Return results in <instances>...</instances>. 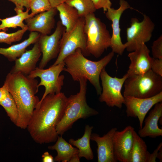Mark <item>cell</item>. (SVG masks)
Masks as SVG:
<instances>
[{
	"mask_svg": "<svg viewBox=\"0 0 162 162\" xmlns=\"http://www.w3.org/2000/svg\"><path fill=\"white\" fill-rule=\"evenodd\" d=\"M67 98L62 92L47 95L34 109L26 129L33 140L42 144L56 142V127L64 113Z\"/></svg>",
	"mask_w": 162,
	"mask_h": 162,
	"instance_id": "6da1fadb",
	"label": "cell"
},
{
	"mask_svg": "<svg viewBox=\"0 0 162 162\" xmlns=\"http://www.w3.org/2000/svg\"><path fill=\"white\" fill-rule=\"evenodd\" d=\"M14 99L18 109V116L15 125L26 129L33 112L40 100L36 95L39 87L35 78L21 73H8L4 82Z\"/></svg>",
	"mask_w": 162,
	"mask_h": 162,
	"instance_id": "7a4b0ae2",
	"label": "cell"
},
{
	"mask_svg": "<svg viewBox=\"0 0 162 162\" xmlns=\"http://www.w3.org/2000/svg\"><path fill=\"white\" fill-rule=\"evenodd\" d=\"M114 54L112 51L100 60L94 61L86 58L81 49L78 48L64 60L65 66L64 70L69 74L74 81H79L82 79L88 80L95 88L97 94L100 95L102 90L100 82V73Z\"/></svg>",
	"mask_w": 162,
	"mask_h": 162,
	"instance_id": "3957f363",
	"label": "cell"
},
{
	"mask_svg": "<svg viewBox=\"0 0 162 162\" xmlns=\"http://www.w3.org/2000/svg\"><path fill=\"white\" fill-rule=\"evenodd\" d=\"M85 79L80 80L79 92L67 98L63 115L56 127L57 133L62 136L78 119L96 115L98 112L88 105L86 100L87 82Z\"/></svg>",
	"mask_w": 162,
	"mask_h": 162,
	"instance_id": "277c9868",
	"label": "cell"
},
{
	"mask_svg": "<svg viewBox=\"0 0 162 162\" xmlns=\"http://www.w3.org/2000/svg\"><path fill=\"white\" fill-rule=\"evenodd\" d=\"M84 17L87 50L90 55L99 58L110 47L111 36L106 25L94 13Z\"/></svg>",
	"mask_w": 162,
	"mask_h": 162,
	"instance_id": "5b68a950",
	"label": "cell"
},
{
	"mask_svg": "<svg viewBox=\"0 0 162 162\" xmlns=\"http://www.w3.org/2000/svg\"><path fill=\"white\" fill-rule=\"evenodd\" d=\"M124 85V97L149 98L162 92V76L150 69L143 74L128 76Z\"/></svg>",
	"mask_w": 162,
	"mask_h": 162,
	"instance_id": "8992f818",
	"label": "cell"
},
{
	"mask_svg": "<svg viewBox=\"0 0 162 162\" xmlns=\"http://www.w3.org/2000/svg\"><path fill=\"white\" fill-rule=\"evenodd\" d=\"M85 17H80L76 24L70 32L64 31L60 41L59 51L57 58L52 65L63 62L65 58L80 48L85 56L90 55L86 48V38L84 31Z\"/></svg>",
	"mask_w": 162,
	"mask_h": 162,
	"instance_id": "52a82bcc",
	"label": "cell"
},
{
	"mask_svg": "<svg viewBox=\"0 0 162 162\" xmlns=\"http://www.w3.org/2000/svg\"><path fill=\"white\" fill-rule=\"evenodd\" d=\"M128 75L126 74L122 77H112L104 68L100 77L102 90L99 98L101 102H105L109 107L116 106L121 109L124 102V98L121 93L122 86Z\"/></svg>",
	"mask_w": 162,
	"mask_h": 162,
	"instance_id": "ba28073f",
	"label": "cell"
},
{
	"mask_svg": "<svg viewBox=\"0 0 162 162\" xmlns=\"http://www.w3.org/2000/svg\"><path fill=\"white\" fill-rule=\"evenodd\" d=\"M64 67L65 64L63 62L55 65H52L46 69L36 67L28 76L32 78H40V81L38 84V86H43L45 88L44 92L39 102L48 94L61 92L64 76L63 75L60 74L64 70Z\"/></svg>",
	"mask_w": 162,
	"mask_h": 162,
	"instance_id": "9c48e42d",
	"label": "cell"
},
{
	"mask_svg": "<svg viewBox=\"0 0 162 162\" xmlns=\"http://www.w3.org/2000/svg\"><path fill=\"white\" fill-rule=\"evenodd\" d=\"M143 20L140 22L136 18H132L130 27L126 30L127 41L126 49L132 52L142 44L149 41L152 38L155 25L150 17L143 14Z\"/></svg>",
	"mask_w": 162,
	"mask_h": 162,
	"instance_id": "30bf717a",
	"label": "cell"
},
{
	"mask_svg": "<svg viewBox=\"0 0 162 162\" xmlns=\"http://www.w3.org/2000/svg\"><path fill=\"white\" fill-rule=\"evenodd\" d=\"M65 27L58 21L54 32L51 35L40 34L38 40L42 56L38 68L43 69L52 59L57 57L60 43Z\"/></svg>",
	"mask_w": 162,
	"mask_h": 162,
	"instance_id": "8fae6325",
	"label": "cell"
},
{
	"mask_svg": "<svg viewBox=\"0 0 162 162\" xmlns=\"http://www.w3.org/2000/svg\"><path fill=\"white\" fill-rule=\"evenodd\" d=\"M124 98V104L126 107L127 116L137 118L139 122V129H140L142 127L145 118L149 111L156 104L162 101V92L147 98Z\"/></svg>",
	"mask_w": 162,
	"mask_h": 162,
	"instance_id": "7c38bea8",
	"label": "cell"
},
{
	"mask_svg": "<svg viewBox=\"0 0 162 162\" xmlns=\"http://www.w3.org/2000/svg\"><path fill=\"white\" fill-rule=\"evenodd\" d=\"M119 7L117 9L110 8L105 13L106 18L112 22V34L111 36L110 47L114 53L122 55L126 49L125 44L122 43L120 36V20L123 12L130 8L125 0H119Z\"/></svg>",
	"mask_w": 162,
	"mask_h": 162,
	"instance_id": "4fadbf2b",
	"label": "cell"
},
{
	"mask_svg": "<svg viewBox=\"0 0 162 162\" xmlns=\"http://www.w3.org/2000/svg\"><path fill=\"white\" fill-rule=\"evenodd\" d=\"M134 128L130 125L121 131L117 130L113 136L115 157L117 161L129 162L134 142Z\"/></svg>",
	"mask_w": 162,
	"mask_h": 162,
	"instance_id": "5bb4252c",
	"label": "cell"
},
{
	"mask_svg": "<svg viewBox=\"0 0 162 162\" xmlns=\"http://www.w3.org/2000/svg\"><path fill=\"white\" fill-rule=\"evenodd\" d=\"M150 50L145 44H142L128 55L131 63L127 73L128 76L143 74L151 69V58Z\"/></svg>",
	"mask_w": 162,
	"mask_h": 162,
	"instance_id": "9a60e30c",
	"label": "cell"
},
{
	"mask_svg": "<svg viewBox=\"0 0 162 162\" xmlns=\"http://www.w3.org/2000/svg\"><path fill=\"white\" fill-rule=\"evenodd\" d=\"M57 10L56 8L38 14L25 20L27 30L30 32H36L44 35L50 34L55 24V17Z\"/></svg>",
	"mask_w": 162,
	"mask_h": 162,
	"instance_id": "2e32d148",
	"label": "cell"
},
{
	"mask_svg": "<svg viewBox=\"0 0 162 162\" xmlns=\"http://www.w3.org/2000/svg\"><path fill=\"white\" fill-rule=\"evenodd\" d=\"M117 128H114L102 136L97 134H92L91 140L97 144L98 162H116L113 148V136Z\"/></svg>",
	"mask_w": 162,
	"mask_h": 162,
	"instance_id": "e0dca14e",
	"label": "cell"
},
{
	"mask_svg": "<svg viewBox=\"0 0 162 162\" xmlns=\"http://www.w3.org/2000/svg\"><path fill=\"white\" fill-rule=\"evenodd\" d=\"M42 54L38 41L31 50H26L15 61L10 73H21L28 75L36 68V65Z\"/></svg>",
	"mask_w": 162,
	"mask_h": 162,
	"instance_id": "ac0fdd59",
	"label": "cell"
},
{
	"mask_svg": "<svg viewBox=\"0 0 162 162\" xmlns=\"http://www.w3.org/2000/svg\"><path fill=\"white\" fill-rule=\"evenodd\" d=\"M162 117V101L154 105L144 121V125L139 129L138 134L141 138L148 137L155 138L162 136V129L159 128L158 123Z\"/></svg>",
	"mask_w": 162,
	"mask_h": 162,
	"instance_id": "d6986e66",
	"label": "cell"
},
{
	"mask_svg": "<svg viewBox=\"0 0 162 162\" xmlns=\"http://www.w3.org/2000/svg\"><path fill=\"white\" fill-rule=\"evenodd\" d=\"M40 34L37 32H31L28 38L22 42L8 48L0 47V54L10 62L15 61L26 51L27 47L38 41Z\"/></svg>",
	"mask_w": 162,
	"mask_h": 162,
	"instance_id": "ffe728a7",
	"label": "cell"
},
{
	"mask_svg": "<svg viewBox=\"0 0 162 162\" xmlns=\"http://www.w3.org/2000/svg\"><path fill=\"white\" fill-rule=\"evenodd\" d=\"M93 127L88 125L86 126L84 133L82 137L77 140L70 139L69 143L78 149V155L80 158L84 157L87 160H92L94 154L91 147L90 140Z\"/></svg>",
	"mask_w": 162,
	"mask_h": 162,
	"instance_id": "44dd1931",
	"label": "cell"
},
{
	"mask_svg": "<svg viewBox=\"0 0 162 162\" xmlns=\"http://www.w3.org/2000/svg\"><path fill=\"white\" fill-rule=\"evenodd\" d=\"M48 148L57 152V155L54 158V161L69 162L74 155L78 154V149L67 142L62 136H58L55 144L48 146Z\"/></svg>",
	"mask_w": 162,
	"mask_h": 162,
	"instance_id": "7402d4cb",
	"label": "cell"
},
{
	"mask_svg": "<svg viewBox=\"0 0 162 162\" xmlns=\"http://www.w3.org/2000/svg\"><path fill=\"white\" fill-rule=\"evenodd\" d=\"M59 12L61 22L64 27L65 31H70L76 24L80 16L77 10L66 3H63L56 8Z\"/></svg>",
	"mask_w": 162,
	"mask_h": 162,
	"instance_id": "603a6c76",
	"label": "cell"
},
{
	"mask_svg": "<svg viewBox=\"0 0 162 162\" xmlns=\"http://www.w3.org/2000/svg\"><path fill=\"white\" fill-rule=\"evenodd\" d=\"M150 154L145 142L134 130L129 162H148Z\"/></svg>",
	"mask_w": 162,
	"mask_h": 162,
	"instance_id": "cb8c5ba5",
	"label": "cell"
},
{
	"mask_svg": "<svg viewBox=\"0 0 162 162\" xmlns=\"http://www.w3.org/2000/svg\"><path fill=\"white\" fill-rule=\"evenodd\" d=\"M30 10L27 9L25 12L20 10L16 13V15L3 19L0 18V21L1 22L0 30H2L5 32L9 28H15L19 27L22 29L27 28L26 24H25L23 21L29 17L28 12Z\"/></svg>",
	"mask_w": 162,
	"mask_h": 162,
	"instance_id": "d4e9b609",
	"label": "cell"
},
{
	"mask_svg": "<svg viewBox=\"0 0 162 162\" xmlns=\"http://www.w3.org/2000/svg\"><path fill=\"white\" fill-rule=\"evenodd\" d=\"M65 3L75 8L80 17H85L96 10L92 0H68Z\"/></svg>",
	"mask_w": 162,
	"mask_h": 162,
	"instance_id": "484cf974",
	"label": "cell"
},
{
	"mask_svg": "<svg viewBox=\"0 0 162 162\" xmlns=\"http://www.w3.org/2000/svg\"><path fill=\"white\" fill-rule=\"evenodd\" d=\"M0 105L4 108L11 122L15 125L18 118V110L16 103L10 93L0 102Z\"/></svg>",
	"mask_w": 162,
	"mask_h": 162,
	"instance_id": "4316f807",
	"label": "cell"
},
{
	"mask_svg": "<svg viewBox=\"0 0 162 162\" xmlns=\"http://www.w3.org/2000/svg\"><path fill=\"white\" fill-rule=\"evenodd\" d=\"M52 8L49 0H30V8L31 12L29 17H33L40 13L49 10Z\"/></svg>",
	"mask_w": 162,
	"mask_h": 162,
	"instance_id": "83f0119b",
	"label": "cell"
},
{
	"mask_svg": "<svg viewBox=\"0 0 162 162\" xmlns=\"http://www.w3.org/2000/svg\"><path fill=\"white\" fill-rule=\"evenodd\" d=\"M27 30V28H26L10 33H6L4 31L0 32V43L10 45L13 42L19 41Z\"/></svg>",
	"mask_w": 162,
	"mask_h": 162,
	"instance_id": "f1b7e54d",
	"label": "cell"
},
{
	"mask_svg": "<svg viewBox=\"0 0 162 162\" xmlns=\"http://www.w3.org/2000/svg\"><path fill=\"white\" fill-rule=\"evenodd\" d=\"M153 58L162 59V35L153 42L152 46Z\"/></svg>",
	"mask_w": 162,
	"mask_h": 162,
	"instance_id": "f546056e",
	"label": "cell"
},
{
	"mask_svg": "<svg viewBox=\"0 0 162 162\" xmlns=\"http://www.w3.org/2000/svg\"><path fill=\"white\" fill-rule=\"evenodd\" d=\"M151 69L155 74L162 76V59L152 57Z\"/></svg>",
	"mask_w": 162,
	"mask_h": 162,
	"instance_id": "4dcf8cb0",
	"label": "cell"
},
{
	"mask_svg": "<svg viewBox=\"0 0 162 162\" xmlns=\"http://www.w3.org/2000/svg\"><path fill=\"white\" fill-rule=\"evenodd\" d=\"M96 10L102 8L104 13L111 8L112 3L110 0H92Z\"/></svg>",
	"mask_w": 162,
	"mask_h": 162,
	"instance_id": "1f68e13d",
	"label": "cell"
},
{
	"mask_svg": "<svg viewBox=\"0 0 162 162\" xmlns=\"http://www.w3.org/2000/svg\"><path fill=\"white\" fill-rule=\"evenodd\" d=\"M14 3L15 5L14 10L16 13L20 10H23L24 7L30 9V1L26 0H7Z\"/></svg>",
	"mask_w": 162,
	"mask_h": 162,
	"instance_id": "d6a6232c",
	"label": "cell"
},
{
	"mask_svg": "<svg viewBox=\"0 0 162 162\" xmlns=\"http://www.w3.org/2000/svg\"><path fill=\"white\" fill-rule=\"evenodd\" d=\"M162 146V142H160L153 152L150 154L148 162H156L158 152L160 148Z\"/></svg>",
	"mask_w": 162,
	"mask_h": 162,
	"instance_id": "836d02e7",
	"label": "cell"
},
{
	"mask_svg": "<svg viewBox=\"0 0 162 162\" xmlns=\"http://www.w3.org/2000/svg\"><path fill=\"white\" fill-rule=\"evenodd\" d=\"M9 93L6 85L4 83L3 85L0 87V102L4 99Z\"/></svg>",
	"mask_w": 162,
	"mask_h": 162,
	"instance_id": "e575fe53",
	"label": "cell"
},
{
	"mask_svg": "<svg viewBox=\"0 0 162 162\" xmlns=\"http://www.w3.org/2000/svg\"><path fill=\"white\" fill-rule=\"evenodd\" d=\"M43 162H53L54 158L52 156L47 152H44L42 155Z\"/></svg>",
	"mask_w": 162,
	"mask_h": 162,
	"instance_id": "d590c367",
	"label": "cell"
},
{
	"mask_svg": "<svg viewBox=\"0 0 162 162\" xmlns=\"http://www.w3.org/2000/svg\"><path fill=\"white\" fill-rule=\"evenodd\" d=\"M68 0H49L51 6L52 8H56L57 6L65 3Z\"/></svg>",
	"mask_w": 162,
	"mask_h": 162,
	"instance_id": "8d00e7d4",
	"label": "cell"
},
{
	"mask_svg": "<svg viewBox=\"0 0 162 162\" xmlns=\"http://www.w3.org/2000/svg\"><path fill=\"white\" fill-rule=\"evenodd\" d=\"M80 158L79 157L78 154L74 155L70 159L69 162H78L80 161Z\"/></svg>",
	"mask_w": 162,
	"mask_h": 162,
	"instance_id": "74e56055",
	"label": "cell"
},
{
	"mask_svg": "<svg viewBox=\"0 0 162 162\" xmlns=\"http://www.w3.org/2000/svg\"><path fill=\"white\" fill-rule=\"evenodd\" d=\"M157 158L159 160L160 162L162 161V146L159 149L158 152Z\"/></svg>",
	"mask_w": 162,
	"mask_h": 162,
	"instance_id": "f35d334b",
	"label": "cell"
},
{
	"mask_svg": "<svg viewBox=\"0 0 162 162\" xmlns=\"http://www.w3.org/2000/svg\"><path fill=\"white\" fill-rule=\"evenodd\" d=\"M26 0L28 1H30V0Z\"/></svg>",
	"mask_w": 162,
	"mask_h": 162,
	"instance_id": "ab89813d",
	"label": "cell"
}]
</instances>
